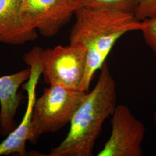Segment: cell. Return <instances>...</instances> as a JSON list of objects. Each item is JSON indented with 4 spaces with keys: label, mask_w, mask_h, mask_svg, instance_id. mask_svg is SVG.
<instances>
[{
    "label": "cell",
    "mask_w": 156,
    "mask_h": 156,
    "mask_svg": "<svg viewBox=\"0 0 156 156\" xmlns=\"http://www.w3.org/2000/svg\"><path fill=\"white\" fill-rule=\"evenodd\" d=\"M71 30L69 44L83 45L87 66L81 91L88 92L95 73L106 62L113 47L123 35L141 30L144 22L133 14L113 9L80 8Z\"/></svg>",
    "instance_id": "obj_1"
},
{
    "label": "cell",
    "mask_w": 156,
    "mask_h": 156,
    "mask_svg": "<svg viewBox=\"0 0 156 156\" xmlns=\"http://www.w3.org/2000/svg\"><path fill=\"white\" fill-rule=\"evenodd\" d=\"M100 71L94 89L75 113L67 136L48 156H93L102 126L117 105L116 84L106 62Z\"/></svg>",
    "instance_id": "obj_2"
},
{
    "label": "cell",
    "mask_w": 156,
    "mask_h": 156,
    "mask_svg": "<svg viewBox=\"0 0 156 156\" xmlns=\"http://www.w3.org/2000/svg\"><path fill=\"white\" fill-rule=\"evenodd\" d=\"M87 93L58 85L45 88L34 105L28 141L35 144L42 135L57 132L70 123Z\"/></svg>",
    "instance_id": "obj_3"
},
{
    "label": "cell",
    "mask_w": 156,
    "mask_h": 156,
    "mask_svg": "<svg viewBox=\"0 0 156 156\" xmlns=\"http://www.w3.org/2000/svg\"><path fill=\"white\" fill-rule=\"evenodd\" d=\"M33 49L46 83L81 91L87 66V50L83 45L69 44L46 49L40 46Z\"/></svg>",
    "instance_id": "obj_4"
},
{
    "label": "cell",
    "mask_w": 156,
    "mask_h": 156,
    "mask_svg": "<svg viewBox=\"0 0 156 156\" xmlns=\"http://www.w3.org/2000/svg\"><path fill=\"white\" fill-rule=\"evenodd\" d=\"M111 133L98 156H141L145 125L128 106L117 105L112 115Z\"/></svg>",
    "instance_id": "obj_5"
},
{
    "label": "cell",
    "mask_w": 156,
    "mask_h": 156,
    "mask_svg": "<svg viewBox=\"0 0 156 156\" xmlns=\"http://www.w3.org/2000/svg\"><path fill=\"white\" fill-rule=\"evenodd\" d=\"M80 8L79 0H23L24 23L45 37L55 36Z\"/></svg>",
    "instance_id": "obj_6"
},
{
    "label": "cell",
    "mask_w": 156,
    "mask_h": 156,
    "mask_svg": "<svg viewBox=\"0 0 156 156\" xmlns=\"http://www.w3.org/2000/svg\"><path fill=\"white\" fill-rule=\"evenodd\" d=\"M23 58L31 70L28 82L24 85V89L28 93V104L21 123L0 143V156L13 154L24 156L27 154L26 145L30 132L34 105L36 100L35 90L42 75V68L37 56L30 51L25 53Z\"/></svg>",
    "instance_id": "obj_7"
},
{
    "label": "cell",
    "mask_w": 156,
    "mask_h": 156,
    "mask_svg": "<svg viewBox=\"0 0 156 156\" xmlns=\"http://www.w3.org/2000/svg\"><path fill=\"white\" fill-rule=\"evenodd\" d=\"M31 68L0 77V135L7 136L16 128L18 108L24 98L20 87L30 77Z\"/></svg>",
    "instance_id": "obj_8"
},
{
    "label": "cell",
    "mask_w": 156,
    "mask_h": 156,
    "mask_svg": "<svg viewBox=\"0 0 156 156\" xmlns=\"http://www.w3.org/2000/svg\"><path fill=\"white\" fill-rule=\"evenodd\" d=\"M23 0H0V43L22 45L38 38L35 29L23 20L21 7Z\"/></svg>",
    "instance_id": "obj_9"
},
{
    "label": "cell",
    "mask_w": 156,
    "mask_h": 156,
    "mask_svg": "<svg viewBox=\"0 0 156 156\" xmlns=\"http://www.w3.org/2000/svg\"><path fill=\"white\" fill-rule=\"evenodd\" d=\"M80 8L108 9L133 14L136 8V0H79Z\"/></svg>",
    "instance_id": "obj_10"
},
{
    "label": "cell",
    "mask_w": 156,
    "mask_h": 156,
    "mask_svg": "<svg viewBox=\"0 0 156 156\" xmlns=\"http://www.w3.org/2000/svg\"><path fill=\"white\" fill-rule=\"evenodd\" d=\"M137 8L134 14L140 22L156 16V0H136Z\"/></svg>",
    "instance_id": "obj_11"
},
{
    "label": "cell",
    "mask_w": 156,
    "mask_h": 156,
    "mask_svg": "<svg viewBox=\"0 0 156 156\" xmlns=\"http://www.w3.org/2000/svg\"><path fill=\"white\" fill-rule=\"evenodd\" d=\"M141 29L145 43L156 55V16L143 21Z\"/></svg>",
    "instance_id": "obj_12"
},
{
    "label": "cell",
    "mask_w": 156,
    "mask_h": 156,
    "mask_svg": "<svg viewBox=\"0 0 156 156\" xmlns=\"http://www.w3.org/2000/svg\"><path fill=\"white\" fill-rule=\"evenodd\" d=\"M153 119H154V123L155 124V126H156V111L154 113V115H153Z\"/></svg>",
    "instance_id": "obj_13"
}]
</instances>
